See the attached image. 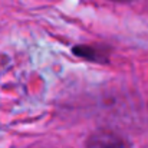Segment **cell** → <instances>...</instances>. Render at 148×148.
I'll list each match as a JSON object with an SVG mask.
<instances>
[{"label":"cell","instance_id":"6da1fadb","mask_svg":"<svg viewBox=\"0 0 148 148\" xmlns=\"http://www.w3.org/2000/svg\"><path fill=\"white\" fill-rule=\"evenodd\" d=\"M86 148H130L128 143L114 132H97L88 140Z\"/></svg>","mask_w":148,"mask_h":148},{"label":"cell","instance_id":"7a4b0ae2","mask_svg":"<svg viewBox=\"0 0 148 148\" xmlns=\"http://www.w3.org/2000/svg\"><path fill=\"white\" fill-rule=\"evenodd\" d=\"M75 55H79L82 58H86V59H91V60H97V62H102L98 58L99 52L94 48H89V46H78V48H73Z\"/></svg>","mask_w":148,"mask_h":148},{"label":"cell","instance_id":"3957f363","mask_svg":"<svg viewBox=\"0 0 148 148\" xmlns=\"http://www.w3.org/2000/svg\"><path fill=\"white\" fill-rule=\"evenodd\" d=\"M114 1H121V3H127V1H132V0H114Z\"/></svg>","mask_w":148,"mask_h":148}]
</instances>
